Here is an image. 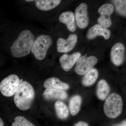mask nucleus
Listing matches in <instances>:
<instances>
[{"label":"nucleus","instance_id":"8","mask_svg":"<svg viewBox=\"0 0 126 126\" xmlns=\"http://www.w3.org/2000/svg\"><path fill=\"white\" fill-rule=\"evenodd\" d=\"M78 36L76 34H71L67 39L59 38L57 40V49L59 53H66L72 50L78 41Z\"/></svg>","mask_w":126,"mask_h":126},{"label":"nucleus","instance_id":"19","mask_svg":"<svg viewBox=\"0 0 126 126\" xmlns=\"http://www.w3.org/2000/svg\"><path fill=\"white\" fill-rule=\"evenodd\" d=\"M56 114L59 118L64 119L68 116V109L65 104L60 101H57L55 104Z\"/></svg>","mask_w":126,"mask_h":126},{"label":"nucleus","instance_id":"1","mask_svg":"<svg viewBox=\"0 0 126 126\" xmlns=\"http://www.w3.org/2000/svg\"><path fill=\"white\" fill-rule=\"evenodd\" d=\"M35 36L30 31L25 30L21 32L11 47L12 54L16 58L28 55L31 52Z\"/></svg>","mask_w":126,"mask_h":126},{"label":"nucleus","instance_id":"23","mask_svg":"<svg viewBox=\"0 0 126 126\" xmlns=\"http://www.w3.org/2000/svg\"><path fill=\"white\" fill-rule=\"evenodd\" d=\"M75 126H89L87 123L83 122H79L75 125Z\"/></svg>","mask_w":126,"mask_h":126},{"label":"nucleus","instance_id":"14","mask_svg":"<svg viewBox=\"0 0 126 126\" xmlns=\"http://www.w3.org/2000/svg\"><path fill=\"white\" fill-rule=\"evenodd\" d=\"M44 86L45 88H51L61 90H67L69 88L67 84L62 82L55 77L49 78L44 82Z\"/></svg>","mask_w":126,"mask_h":126},{"label":"nucleus","instance_id":"12","mask_svg":"<svg viewBox=\"0 0 126 126\" xmlns=\"http://www.w3.org/2000/svg\"><path fill=\"white\" fill-rule=\"evenodd\" d=\"M110 35L111 32L107 28L99 24H96L89 29L87 33V37L88 39L92 40L97 36H102L105 39L108 40Z\"/></svg>","mask_w":126,"mask_h":126},{"label":"nucleus","instance_id":"13","mask_svg":"<svg viewBox=\"0 0 126 126\" xmlns=\"http://www.w3.org/2000/svg\"><path fill=\"white\" fill-rule=\"evenodd\" d=\"M59 20L64 24L68 29L71 32H74L76 30L75 16L73 12L67 11L62 13L59 17Z\"/></svg>","mask_w":126,"mask_h":126},{"label":"nucleus","instance_id":"15","mask_svg":"<svg viewBox=\"0 0 126 126\" xmlns=\"http://www.w3.org/2000/svg\"><path fill=\"white\" fill-rule=\"evenodd\" d=\"M43 96L47 100L59 99L65 100L67 98V94L63 90H57L53 89L47 88L43 94Z\"/></svg>","mask_w":126,"mask_h":126},{"label":"nucleus","instance_id":"5","mask_svg":"<svg viewBox=\"0 0 126 126\" xmlns=\"http://www.w3.org/2000/svg\"><path fill=\"white\" fill-rule=\"evenodd\" d=\"M20 82L17 75H10L0 82V93L4 96H12L15 94Z\"/></svg>","mask_w":126,"mask_h":126},{"label":"nucleus","instance_id":"4","mask_svg":"<svg viewBox=\"0 0 126 126\" xmlns=\"http://www.w3.org/2000/svg\"><path fill=\"white\" fill-rule=\"evenodd\" d=\"M123 109V101L119 95L113 93L106 99L104 106V113L110 118L117 117L121 114Z\"/></svg>","mask_w":126,"mask_h":126},{"label":"nucleus","instance_id":"21","mask_svg":"<svg viewBox=\"0 0 126 126\" xmlns=\"http://www.w3.org/2000/svg\"><path fill=\"white\" fill-rule=\"evenodd\" d=\"M116 10L118 14L126 16V1L123 0H112Z\"/></svg>","mask_w":126,"mask_h":126},{"label":"nucleus","instance_id":"3","mask_svg":"<svg viewBox=\"0 0 126 126\" xmlns=\"http://www.w3.org/2000/svg\"><path fill=\"white\" fill-rule=\"evenodd\" d=\"M52 43V39L49 35H39L34 41L31 52L36 59L43 60L45 58L47 51Z\"/></svg>","mask_w":126,"mask_h":126},{"label":"nucleus","instance_id":"16","mask_svg":"<svg viewBox=\"0 0 126 126\" xmlns=\"http://www.w3.org/2000/svg\"><path fill=\"white\" fill-rule=\"evenodd\" d=\"M60 0H36L35 5L39 10L43 11H48L54 9L61 3Z\"/></svg>","mask_w":126,"mask_h":126},{"label":"nucleus","instance_id":"11","mask_svg":"<svg viewBox=\"0 0 126 126\" xmlns=\"http://www.w3.org/2000/svg\"><path fill=\"white\" fill-rule=\"evenodd\" d=\"M81 56V53L79 52H76L71 55H63L59 59L63 70L65 72H68L70 70Z\"/></svg>","mask_w":126,"mask_h":126},{"label":"nucleus","instance_id":"24","mask_svg":"<svg viewBox=\"0 0 126 126\" xmlns=\"http://www.w3.org/2000/svg\"><path fill=\"white\" fill-rule=\"evenodd\" d=\"M114 126H126V121L125 120V121H123L121 124H118V125Z\"/></svg>","mask_w":126,"mask_h":126},{"label":"nucleus","instance_id":"25","mask_svg":"<svg viewBox=\"0 0 126 126\" xmlns=\"http://www.w3.org/2000/svg\"><path fill=\"white\" fill-rule=\"evenodd\" d=\"M0 126H4V122L0 117Z\"/></svg>","mask_w":126,"mask_h":126},{"label":"nucleus","instance_id":"9","mask_svg":"<svg viewBox=\"0 0 126 126\" xmlns=\"http://www.w3.org/2000/svg\"><path fill=\"white\" fill-rule=\"evenodd\" d=\"M75 16L78 26L81 29L86 28L89 24L87 5L84 3L80 4L75 9Z\"/></svg>","mask_w":126,"mask_h":126},{"label":"nucleus","instance_id":"18","mask_svg":"<svg viewBox=\"0 0 126 126\" xmlns=\"http://www.w3.org/2000/svg\"><path fill=\"white\" fill-rule=\"evenodd\" d=\"M98 71L95 68H93L86 73L82 79V83L84 86H89L95 82L98 77Z\"/></svg>","mask_w":126,"mask_h":126},{"label":"nucleus","instance_id":"22","mask_svg":"<svg viewBox=\"0 0 126 126\" xmlns=\"http://www.w3.org/2000/svg\"><path fill=\"white\" fill-rule=\"evenodd\" d=\"M12 126H35L23 116H18L15 118Z\"/></svg>","mask_w":126,"mask_h":126},{"label":"nucleus","instance_id":"10","mask_svg":"<svg viewBox=\"0 0 126 126\" xmlns=\"http://www.w3.org/2000/svg\"><path fill=\"white\" fill-rule=\"evenodd\" d=\"M125 49L121 43H117L113 45L110 53L111 60L115 65L119 66L124 62Z\"/></svg>","mask_w":126,"mask_h":126},{"label":"nucleus","instance_id":"2","mask_svg":"<svg viewBox=\"0 0 126 126\" xmlns=\"http://www.w3.org/2000/svg\"><path fill=\"white\" fill-rule=\"evenodd\" d=\"M35 96L33 86L26 81L20 82L14 97L16 106L19 109L25 111L31 107Z\"/></svg>","mask_w":126,"mask_h":126},{"label":"nucleus","instance_id":"20","mask_svg":"<svg viewBox=\"0 0 126 126\" xmlns=\"http://www.w3.org/2000/svg\"><path fill=\"white\" fill-rule=\"evenodd\" d=\"M81 101V97L79 95L75 96L70 99L69 103V109L71 114L73 116L76 115L79 111Z\"/></svg>","mask_w":126,"mask_h":126},{"label":"nucleus","instance_id":"6","mask_svg":"<svg viewBox=\"0 0 126 126\" xmlns=\"http://www.w3.org/2000/svg\"><path fill=\"white\" fill-rule=\"evenodd\" d=\"M97 62V59L95 56H81L76 63L75 71L78 74L80 75L85 74L93 69Z\"/></svg>","mask_w":126,"mask_h":126},{"label":"nucleus","instance_id":"26","mask_svg":"<svg viewBox=\"0 0 126 126\" xmlns=\"http://www.w3.org/2000/svg\"><path fill=\"white\" fill-rule=\"evenodd\" d=\"M26 1V2H32V1H35V0H25Z\"/></svg>","mask_w":126,"mask_h":126},{"label":"nucleus","instance_id":"17","mask_svg":"<svg viewBox=\"0 0 126 126\" xmlns=\"http://www.w3.org/2000/svg\"><path fill=\"white\" fill-rule=\"evenodd\" d=\"M110 90V87L106 81L101 79L99 81L97 87V94L99 99L102 100L105 99Z\"/></svg>","mask_w":126,"mask_h":126},{"label":"nucleus","instance_id":"7","mask_svg":"<svg viewBox=\"0 0 126 126\" xmlns=\"http://www.w3.org/2000/svg\"><path fill=\"white\" fill-rule=\"evenodd\" d=\"M114 8L111 4H105L99 7L98 10L100 16L97 19V22L106 28H109L111 25L112 21L111 16L113 13Z\"/></svg>","mask_w":126,"mask_h":126}]
</instances>
